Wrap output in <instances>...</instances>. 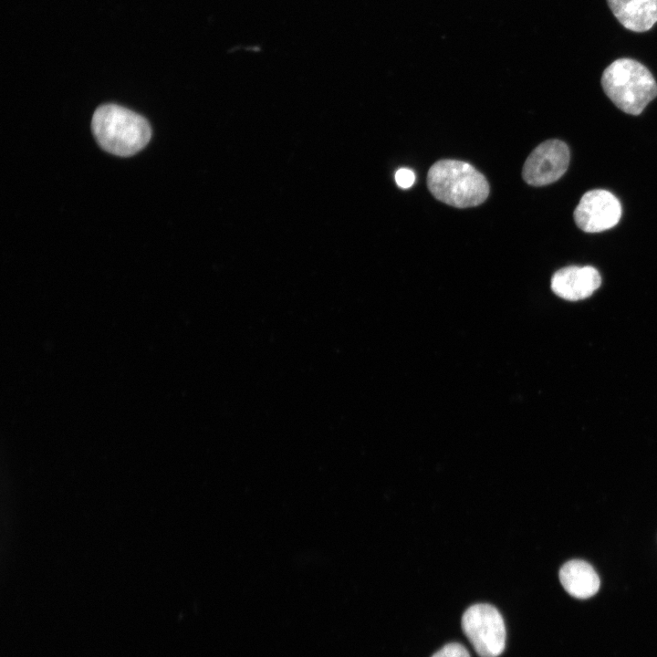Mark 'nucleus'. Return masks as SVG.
<instances>
[{"mask_svg":"<svg viewBox=\"0 0 657 657\" xmlns=\"http://www.w3.org/2000/svg\"><path fill=\"white\" fill-rule=\"evenodd\" d=\"M91 129L103 150L124 157L143 149L151 136V126L142 116L115 104L102 105L96 110Z\"/></svg>","mask_w":657,"mask_h":657,"instance_id":"obj_1","label":"nucleus"},{"mask_svg":"<svg viewBox=\"0 0 657 657\" xmlns=\"http://www.w3.org/2000/svg\"><path fill=\"white\" fill-rule=\"evenodd\" d=\"M427 186L439 201L457 208L474 207L489 194L486 178L471 164L458 160H440L427 173Z\"/></svg>","mask_w":657,"mask_h":657,"instance_id":"obj_2","label":"nucleus"},{"mask_svg":"<svg viewBox=\"0 0 657 657\" xmlns=\"http://www.w3.org/2000/svg\"><path fill=\"white\" fill-rule=\"evenodd\" d=\"M601 86L608 98L620 110L639 115L657 96V83L650 70L632 58H618L601 76Z\"/></svg>","mask_w":657,"mask_h":657,"instance_id":"obj_3","label":"nucleus"},{"mask_svg":"<svg viewBox=\"0 0 657 657\" xmlns=\"http://www.w3.org/2000/svg\"><path fill=\"white\" fill-rule=\"evenodd\" d=\"M464 633L480 657H498L506 647V626L501 613L490 604L469 607L463 614Z\"/></svg>","mask_w":657,"mask_h":657,"instance_id":"obj_4","label":"nucleus"},{"mask_svg":"<svg viewBox=\"0 0 657 657\" xmlns=\"http://www.w3.org/2000/svg\"><path fill=\"white\" fill-rule=\"evenodd\" d=\"M569 162L568 145L559 140H548L538 146L526 160L522 176L532 186H544L558 181Z\"/></svg>","mask_w":657,"mask_h":657,"instance_id":"obj_5","label":"nucleus"},{"mask_svg":"<svg viewBox=\"0 0 657 657\" xmlns=\"http://www.w3.org/2000/svg\"><path fill=\"white\" fill-rule=\"evenodd\" d=\"M621 216V205L610 192L596 189L581 197L574 211V220L582 231L598 233L615 226Z\"/></svg>","mask_w":657,"mask_h":657,"instance_id":"obj_6","label":"nucleus"},{"mask_svg":"<svg viewBox=\"0 0 657 657\" xmlns=\"http://www.w3.org/2000/svg\"><path fill=\"white\" fill-rule=\"evenodd\" d=\"M600 284L601 277L595 267L570 266L553 275L550 287L558 297L576 301L591 296Z\"/></svg>","mask_w":657,"mask_h":657,"instance_id":"obj_7","label":"nucleus"},{"mask_svg":"<svg viewBox=\"0 0 657 657\" xmlns=\"http://www.w3.org/2000/svg\"><path fill=\"white\" fill-rule=\"evenodd\" d=\"M618 21L634 32L650 30L657 22V0H607Z\"/></svg>","mask_w":657,"mask_h":657,"instance_id":"obj_8","label":"nucleus"},{"mask_svg":"<svg viewBox=\"0 0 657 657\" xmlns=\"http://www.w3.org/2000/svg\"><path fill=\"white\" fill-rule=\"evenodd\" d=\"M559 580L571 596L578 599L592 597L600 589V578L588 562L573 559L565 563L559 570Z\"/></svg>","mask_w":657,"mask_h":657,"instance_id":"obj_9","label":"nucleus"},{"mask_svg":"<svg viewBox=\"0 0 657 657\" xmlns=\"http://www.w3.org/2000/svg\"><path fill=\"white\" fill-rule=\"evenodd\" d=\"M432 657H470V654L461 643L450 642L442 647Z\"/></svg>","mask_w":657,"mask_h":657,"instance_id":"obj_10","label":"nucleus"},{"mask_svg":"<svg viewBox=\"0 0 657 657\" xmlns=\"http://www.w3.org/2000/svg\"><path fill=\"white\" fill-rule=\"evenodd\" d=\"M394 177L397 185L402 189L410 188L415 181L413 171L408 168H400L395 172Z\"/></svg>","mask_w":657,"mask_h":657,"instance_id":"obj_11","label":"nucleus"}]
</instances>
